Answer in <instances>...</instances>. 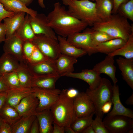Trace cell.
Here are the masks:
<instances>
[{
  "label": "cell",
  "mask_w": 133,
  "mask_h": 133,
  "mask_svg": "<svg viewBox=\"0 0 133 133\" xmlns=\"http://www.w3.org/2000/svg\"><path fill=\"white\" fill-rule=\"evenodd\" d=\"M47 17L48 25L58 35L65 37L81 32L88 26L71 15L59 2L54 4Z\"/></svg>",
  "instance_id": "cell-1"
},
{
  "label": "cell",
  "mask_w": 133,
  "mask_h": 133,
  "mask_svg": "<svg viewBox=\"0 0 133 133\" xmlns=\"http://www.w3.org/2000/svg\"><path fill=\"white\" fill-rule=\"evenodd\" d=\"M92 27L93 30L104 32L115 38H121L126 41L133 33V25L119 13L112 15L107 21L95 23Z\"/></svg>",
  "instance_id": "cell-2"
},
{
  "label": "cell",
  "mask_w": 133,
  "mask_h": 133,
  "mask_svg": "<svg viewBox=\"0 0 133 133\" xmlns=\"http://www.w3.org/2000/svg\"><path fill=\"white\" fill-rule=\"evenodd\" d=\"M68 6L67 10L72 15L92 26L95 23L102 21L98 15L95 2L88 0H62Z\"/></svg>",
  "instance_id": "cell-3"
},
{
  "label": "cell",
  "mask_w": 133,
  "mask_h": 133,
  "mask_svg": "<svg viewBox=\"0 0 133 133\" xmlns=\"http://www.w3.org/2000/svg\"><path fill=\"white\" fill-rule=\"evenodd\" d=\"M73 99L67 96L65 89L61 91L58 99L50 108L53 122L61 126L71 127L76 117Z\"/></svg>",
  "instance_id": "cell-4"
},
{
  "label": "cell",
  "mask_w": 133,
  "mask_h": 133,
  "mask_svg": "<svg viewBox=\"0 0 133 133\" xmlns=\"http://www.w3.org/2000/svg\"><path fill=\"white\" fill-rule=\"evenodd\" d=\"M113 86L109 80L103 78L97 88L91 90L88 88L86 89L85 92L94 105L96 116L102 118L104 114L101 111V107L106 102L112 101Z\"/></svg>",
  "instance_id": "cell-5"
},
{
  "label": "cell",
  "mask_w": 133,
  "mask_h": 133,
  "mask_svg": "<svg viewBox=\"0 0 133 133\" xmlns=\"http://www.w3.org/2000/svg\"><path fill=\"white\" fill-rule=\"evenodd\" d=\"M32 41L49 59L55 60L61 54L58 40L39 34Z\"/></svg>",
  "instance_id": "cell-6"
},
{
  "label": "cell",
  "mask_w": 133,
  "mask_h": 133,
  "mask_svg": "<svg viewBox=\"0 0 133 133\" xmlns=\"http://www.w3.org/2000/svg\"><path fill=\"white\" fill-rule=\"evenodd\" d=\"M103 122L109 133H128L133 129V118L122 115H107Z\"/></svg>",
  "instance_id": "cell-7"
},
{
  "label": "cell",
  "mask_w": 133,
  "mask_h": 133,
  "mask_svg": "<svg viewBox=\"0 0 133 133\" xmlns=\"http://www.w3.org/2000/svg\"><path fill=\"white\" fill-rule=\"evenodd\" d=\"M33 93L38 98L39 103L37 112L50 109L58 99L61 91L60 89L31 88Z\"/></svg>",
  "instance_id": "cell-8"
},
{
  "label": "cell",
  "mask_w": 133,
  "mask_h": 133,
  "mask_svg": "<svg viewBox=\"0 0 133 133\" xmlns=\"http://www.w3.org/2000/svg\"><path fill=\"white\" fill-rule=\"evenodd\" d=\"M91 30V29L86 28L82 33H76L68 36L67 40L71 44L83 50L91 56L98 52L96 47L92 43Z\"/></svg>",
  "instance_id": "cell-9"
},
{
  "label": "cell",
  "mask_w": 133,
  "mask_h": 133,
  "mask_svg": "<svg viewBox=\"0 0 133 133\" xmlns=\"http://www.w3.org/2000/svg\"><path fill=\"white\" fill-rule=\"evenodd\" d=\"M74 111L76 117L95 114L94 105L85 92H79L73 99Z\"/></svg>",
  "instance_id": "cell-10"
},
{
  "label": "cell",
  "mask_w": 133,
  "mask_h": 133,
  "mask_svg": "<svg viewBox=\"0 0 133 133\" xmlns=\"http://www.w3.org/2000/svg\"><path fill=\"white\" fill-rule=\"evenodd\" d=\"M29 19L35 35L43 34L58 40L56 33L48 25L47 16L43 13L38 14L34 17L29 15Z\"/></svg>",
  "instance_id": "cell-11"
},
{
  "label": "cell",
  "mask_w": 133,
  "mask_h": 133,
  "mask_svg": "<svg viewBox=\"0 0 133 133\" xmlns=\"http://www.w3.org/2000/svg\"><path fill=\"white\" fill-rule=\"evenodd\" d=\"M100 74L94 70L85 69L77 73L66 72L61 76H66L82 80L87 83L89 85V88L94 90L100 85L102 79Z\"/></svg>",
  "instance_id": "cell-12"
},
{
  "label": "cell",
  "mask_w": 133,
  "mask_h": 133,
  "mask_svg": "<svg viewBox=\"0 0 133 133\" xmlns=\"http://www.w3.org/2000/svg\"><path fill=\"white\" fill-rule=\"evenodd\" d=\"M55 60L48 59L40 63L31 65L26 63L33 76H60L55 65Z\"/></svg>",
  "instance_id": "cell-13"
},
{
  "label": "cell",
  "mask_w": 133,
  "mask_h": 133,
  "mask_svg": "<svg viewBox=\"0 0 133 133\" xmlns=\"http://www.w3.org/2000/svg\"><path fill=\"white\" fill-rule=\"evenodd\" d=\"M38 103V99L32 93L22 99L15 108L20 117L35 115Z\"/></svg>",
  "instance_id": "cell-14"
},
{
  "label": "cell",
  "mask_w": 133,
  "mask_h": 133,
  "mask_svg": "<svg viewBox=\"0 0 133 133\" xmlns=\"http://www.w3.org/2000/svg\"><path fill=\"white\" fill-rule=\"evenodd\" d=\"M4 42L3 49L4 52L13 56L20 62H25L23 53L22 40L15 34L6 39Z\"/></svg>",
  "instance_id": "cell-15"
},
{
  "label": "cell",
  "mask_w": 133,
  "mask_h": 133,
  "mask_svg": "<svg viewBox=\"0 0 133 133\" xmlns=\"http://www.w3.org/2000/svg\"><path fill=\"white\" fill-rule=\"evenodd\" d=\"M114 56L107 55L105 59L95 65L92 69L100 74L104 73L107 75L111 79L114 85L118 82L115 73L116 67L115 66Z\"/></svg>",
  "instance_id": "cell-16"
},
{
  "label": "cell",
  "mask_w": 133,
  "mask_h": 133,
  "mask_svg": "<svg viewBox=\"0 0 133 133\" xmlns=\"http://www.w3.org/2000/svg\"><path fill=\"white\" fill-rule=\"evenodd\" d=\"M113 94L112 101L113 104L111 111L107 115H122L133 118V111L131 109L125 107L121 103L119 97V89L116 85L113 86Z\"/></svg>",
  "instance_id": "cell-17"
},
{
  "label": "cell",
  "mask_w": 133,
  "mask_h": 133,
  "mask_svg": "<svg viewBox=\"0 0 133 133\" xmlns=\"http://www.w3.org/2000/svg\"><path fill=\"white\" fill-rule=\"evenodd\" d=\"M116 61L123 79L133 90V59L120 57Z\"/></svg>",
  "instance_id": "cell-18"
},
{
  "label": "cell",
  "mask_w": 133,
  "mask_h": 133,
  "mask_svg": "<svg viewBox=\"0 0 133 133\" xmlns=\"http://www.w3.org/2000/svg\"><path fill=\"white\" fill-rule=\"evenodd\" d=\"M25 13L20 12L15 13L13 15L3 19L6 28V39L14 35L16 31L23 21Z\"/></svg>",
  "instance_id": "cell-19"
},
{
  "label": "cell",
  "mask_w": 133,
  "mask_h": 133,
  "mask_svg": "<svg viewBox=\"0 0 133 133\" xmlns=\"http://www.w3.org/2000/svg\"><path fill=\"white\" fill-rule=\"evenodd\" d=\"M77 58L61 54L55 60V65L59 75L65 73L72 72L74 71V65L77 62Z\"/></svg>",
  "instance_id": "cell-20"
},
{
  "label": "cell",
  "mask_w": 133,
  "mask_h": 133,
  "mask_svg": "<svg viewBox=\"0 0 133 133\" xmlns=\"http://www.w3.org/2000/svg\"><path fill=\"white\" fill-rule=\"evenodd\" d=\"M6 103L15 108L23 98L32 93L31 88L9 89L6 91Z\"/></svg>",
  "instance_id": "cell-21"
},
{
  "label": "cell",
  "mask_w": 133,
  "mask_h": 133,
  "mask_svg": "<svg viewBox=\"0 0 133 133\" xmlns=\"http://www.w3.org/2000/svg\"><path fill=\"white\" fill-rule=\"evenodd\" d=\"M60 51L61 54L77 58L86 54L83 50L78 48L69 43L66 37L58 35L57 36Z\"/></svg>",
  "instance_id": "cell-22"
},
{
  "label": "cell",
  "mask_w": 133,
  "mask_h": 133,
  "mask_svg": "<svg viewBox=\"0 0 133 133\" xmlns=\"http://www.w3.org/2000/svg\"><path fill=\"white\" fill-rule=\"evenodd\" d=\"M0 2L3 5L7 11L15 13L24 12L34 17L37 14V12L28 8L24 4L19 0H0Z\"/></svg>",
  "instance_id": "cell-23"
},
{
  "label": "cell",
  "mask_w": 133,
  "mask_h": 133,
  "mask_svg": "<svg viewBox=\"0 0 133 133\" xmlns=\"http://www.w3.org/2000/svg\"><path fill=\"white\" fill-rule=\"evenodd\" d=\"M35 116L39 124L40 133H52L53 120L50 109L37 112Z\"/></svg>",
  "instance_id": "cell-24"
},
{
  "label": "cell",
  "mask_w": 133,
  "mask_h": 133,
  "mask_svg": "<svg viewBox=\"0 0 133 133\" xmlns=\"http://www.w3.org/2000/svg\"><path fill=\"white\" fill-rule=\"evenodd\" d=\"M19 64V62L16 57L4 52L0 57V75L16 71Z\"/></svg>",
  "instance_id": "cell-25"
},
{
  "label": "cell",
  "mask_w": 133,
  "mask_h": 133,
  "mask_svg": "<svg viewBox=\"0 0 133 133\" xmlns=\"http://www.w3.org/2000/svg\"><path fill=\"white\" fill-rule=\"evenodd\" d=\"M97 14L102 21L109 20L112 16L113 3L112 0H97L95 1Z\"/></svg>",
  "instance_id": "cell-26"
},
{
  "label": "cell",
  "mask_w": 133,
  "mask_h": 133,
  "mask_svg": "<svg viewBox=\"0 0 133 133\" xmlns=\"http://www.w3.org/2000/svg\"><path fill=\"white\" fill-rule=\"evenodd\" d=\"M20 85L24 88H30L33 75L26 64L20 62L19 66L16 71Z\"/></svg>",
  "instance_id": "cell-27"
},
{
  "label": "cell",
  "mask_w": 133,
  "mask_h": 133,
  "mask_svg": "<svg viewBox=\"0 0 133 133\" xmlns=\"http://www.w3.org/2000/svg\"><path fill=\"white\" fill-rule=\"evenodd\" d=\"M127 41L120 38H116L99 44L96 46L98 52L108 55L121 48Z\"/></svg>",
  "instance_id": "cell-28"
},
{
  "label": "cell",
  "mask_w": 133,
  "mask_h": 133,
  "mask_svg": "<svg viewBox=\"0 0 133 133\" xmlns=\"http://www.w3.org/2000/svg\"><path fill=\"white\" fill-rule=\"evenodd\" d=\"M27 14L20 26L16 31L15 34L23 41H32L35 36L30 24Z\"/></svg>",
  "instance_id": "cell-29"
},
{
  "label": "cell",
  "mask_w": 133,
  "mask_h": 133,
  "mask_svg": "<svg viewBox=\"0 0 133 133\" xmlns=\"http://www.w3.org/2000/svg\"><path fill=\"white\" fill-rule=\"evenodd\" d=\"M60 77L58 76H33L32 87H37L46 89L55 88L56 83Z\"/></svg>",
  "instance_id": "cell-30"
},
{
  "label": "cell",
  "mask_w": 133,
  "mask_h": 133,
  "mask_svg": "<svg viewBox=\"0 0 133 133\" xmlns=\"http://www.w3.org/2000/svg\"><path fill=\"white\" fill-rule=\"evenodd\" d=\"M0 117L3 121L11 125L21 117L15 108L6 102L0 110Z\"/></svg>",
  "instance_id": "cell-31"
},
{
  "label": "cell",
  "mask_w": 133,
  "mask_h": 133,
  "mask_svg": "<svg viewBox=\"0 0 133 133\" xmlns=\"http://www.w3.org/2000/svg\"><path fill=\"white\" fill-rule=\"evenodd\" d=\"M36 117L35 115L21 117L11 125L12 133H29L32 124Z\"/></svg>",
  "instance_id": "cell-32"
},
{
  "label": "cell",
  "mask_w": 133,
  "mask_h": 133,
  "mask_svg": "<svg viewBox=\"0 0 133 133\" xmlns=\"http://www.w3.org/2000/svg\"><path fill=\"white\" fill-rule=\"evenodd\" d=\"M108 55L114 56L120 55L125 58L133 59V33L129 37L126 43L123 46Z\"/></svg>",
  "instance_id": "cell-33"
},
{
  "label": "cell",
  "mask_w": 133,
  "mask_h": 133,
  "mask_svg": "<svg viewBox=\"0 0 133 133\" xmlns=\"http://www.w3.org/2000/svg\"><path fill=\"white\" fill-rule=\"evenodd\" d=\"M92 114L87 116L76 117L72 123L71 127L75 133H81L87 127L91 125L93 120Z\"/></svg>",
  "instance_id": "cell-34"
},
{
  "label": "cell",
  "mask_w": 133,
  "mask_h": 133,
  "mask_svg": "<svg viewBox=\"0 0 133 133\" xmlns=\"http://www.w3.org/2000/svg\"><path fill=\"white\" fill-rule=\"evenodd\" d=\"M91 29V36L92 43L95 47L99 44L116 38L104 32Z\"/></svg>",
  "instance_id": "cell-35"
},
{
  "label": "cell",
  "mask_w": 133,
  "mask_h": 133,
  "mask_svg": "<svg viewBox=\"0 0 133 133\" xmlns=\"http://www.w3.org/2000/svg\"><path fill=\"white\" fill-rule=\"evenodd\" d=\"M118 12L121 15L133 21V0H129L122 4L118 8Z\"/></svg>",
  "instance_id": "cell-36"
},
{
  "label": "cell",
  "mask_w": 133,
  "mask_h": 133,
  "mask_svg": "<svg viewBox=\"0 0 133 133\" xmlns=\"http://www.w3.org/2000/svg\"><path fill=\"white\" fill-rule=\"evenodd\" d=\"M2 76L5 82L9 88H22L20 85L16 71L4 74Z\"/></svg>",
  "instance_id": "cell-37"
},
{
  "label": "cell",
  "mask_w": 133,
  "mask_h": 133,
  "mask_svg": "<svg viewBox=\"0 0 133 133\" xmlns=\"http://www.w3.org/2000/svg\"><path fill=\"white\" fill-rule=\"evenodd\" d=\"M48 59L42 52L35 46L29 60L26 63L32 65H35Z\"/></svg>",
  "instance_id": "cell-38"
},
{
  "label": "cell",
  "mask_w": 133,
  "mask_h": 133,
  "mask_svg": "<svg viewBox=\"0 0 133 133\" xmlns=\"http://www.w3.org/2000/svg\"><path fill=\"white\" fill-rule=\"evenodd\" d=\"M35 47V46L31 41H23V53L25 63L27 62L29 60Z\"/></svg>",
  "instance_id": "cell-39"
},
{
  "label": "cell",
  "mask_w": 133,
  "mask_h": 133,
  "mask_svg": "<svg viewBox=\"0 0 133 133\" xmlns=\"http://www.w3.org/2000/svg\"><path fill=\"white\" fill-rule=\"evenodd\" d=\"M91 125L95 133H109L104 126L102 118L96 116Z\"/></svg>",
  "instance_id": "cell-40"
},
{
  "label": "cell",
  "mask_w": 133,
  "mask_h": 133,
  "mask_svg": "<svg viewBox=\"0 0 133 133\" xmlns=\"http://www.w3.org/2000/svg\"><path fill=\"white\" fill-rule=\"evenodd\" d=\"M15 13L6 11L4 9L3 5L0 2V23L4 18L10 17Z\"/></svg>",
  "instance_id": "cell-41"
},
{
  "label": "cell",
  "mask_w": 133,
  "mask_h": 133,
  "mask_svg": "<svg viewBox=\"0 0 133 133\" xmlns=\"http://www.w3.org/2000/svg\"><path fill=\"white\" fill-rule=\"evenodd\" d=\"M29 133H40L39 124L36 117L32 124Z\"/></svg>",
  "instance_id": "cell-42"
},
{
  "label": "cell",
  "mask_w": 133,
  "mask_h": 133,
  "mask_svg": "<svg viewBox=\"0 0 133 133\" xmlns=\"http://www.w3.org/2000/svg\"><path fill=\"white\" fill-rule=\"evenodd\" d=\"M0 133H12L11 125L3 121L0 127Z\"/></svg>",
  "instance_id": "cell-43"
},
{
  "label": "cell",
  "mask_w": 133,
  "mask_h": 133,
  "mask_svg": "<svg viewBox=\"0 0 133 133\" xmlns=\"http://www.w3.org/2000/svg\"><path fill=\"white\" fill-rule=\"evenodd\" d=\"M113 3V8L112 13L116 14L120 6L122 3L128 1L129 0H112Z\"/></svg>",
  "instance_id": "cell-44"
},
{
  "label": "cell",
  "mask_w": 133,
  "mask_h": 133,
  "mask_svg": "<svg viewBox=\"0 0 133 133\" xmlns=\"http://www.w3.org/2000/svg\"><path fill=\"white\" fill-rule=\"evenodd\" d=\"M6 28L4 23H0V44L6 39Z\"/></svg>",
  "instance_id": "cell-45"
},
{
  "label": "cell",
  "mask_w": 133,
  "mask_h": 133,
  "mask_svg": "<svg viewBox=\"0 0 133 133\" xmlns=\"http://www.w3.org/2000/svg\"><path fill=\"white\" fill-rule=\"evenodd\" d=\"M67 96L69 98L74 99L78 94L79 92L76 89L71 88L68 89H65Z\"/></svg>",
  "instance_id": "cell-46"
},
{
  "label": "cell",
  "mask_w": 133,
  "mask_h": 133,
  "mask_svg": "<svg viewBox=\"0 0 133 133\" xmlns=\"http://www.w3.org/2000/svg\"><path fill=\"white\" fill-rule=\"evenodd\" d=\"M112 104L111 101H109L105 102L103 105L101 110L103 114L108 113L110 111Z\"/></svg>",
  "instance_id": "cell-47"
},
{
  "label": "cell",
  "mask_w": 133,
  "mask_h": 133,
  "mask_svg": "<svg viewBox=\"0 0 133 133\" xmlns=\"http://www.w3.org/2000/svg\"><path fill=\"white\" fill-rule=\"evenodd\" d=\"M9 89L5 82L2 75H0V92H6Z\"/></svg>",
  "instance_id": "cell-48"
},
{
  "label": "cell",
  "mask_w": 133,
  "mask_h": 133,
  "mask_svg": "<svg viewBox=\"0 0 133 133\" xmlns=\"http://www.w3.org/2000/svg\"><path fill=\"white\" fill-rule=\"evenodd\" d=\"M53 129L52 133H64V127L61 126L53 122Z\"/></svg>",
  "instance_id": "cell-49"
},
{
  "label": "cell",
  "mask_w": 133,
  "mask_h": 133,
  "mask_svg": "<svg viewBox=\"0 0 133 133\" xmlns=\"http://www.w3.org/2000/svg\"><path fill=\"white\" fill-rule=\"evenodd\" d=\"M6 92H0V110L6 102Z\"/></svg>",
  "instance_id": "cell-50"
},
{
  "label": "cell",
  "mask_w": 133,
  "mask_h": 133,
  "mask_svg": "<svg viewBox=\"0 0 133 133\" xmlns=\"http://www.w3.org/2000/svg\"><path fill=\"white\" fill-rule=\"evenodd\" d=\"M82 133H95L91 125L83 130Z\"/></svg>",
  "instance_id": "cell-51"
},
{
  "label": "cell",
  "mask_w": 133,
  "mask_h": 133,
  "mask_svg": "<svg viewBox=\"0 0 133 133\" xmlns=\"http://www.w3.org/2000/svg\"><path fill=\"white\" fill-rule=\"evenodd\" d=\"M125 103L127 105H133V93L132 95L127 99Z\"/></svg>",
  "instance_id": "cell-52"
},
{
  "label": "cell",
  "mask_w": 133,
  "mask_h": 133,
  "mask_svg": "<svg viewBox=\"0 0 133 133\" xmlns=\"http://www.w3.org/2000/svg\"><path fill=\"white\" fill-rule=\"evenodd\" d=\"M64 130L65 133H75L71 127H64Z\"/></svg>",
  "instance_id": "cell-53"
},
{
  "label": "cell",
  "mask_w": 133,
  "mask_h": 133,
  "mask_svg": "<svg viewBox=\"0 0 133 133\" xmlns=\"http://www.w3.org/2000/svg\"><path fill=\"white\" fill-rule=\"evenodd\" d=\"M24 4L26 6L29 5L33 0H19Z\"/></svg>",
  "instance_id": "cell-54"
},
{
  "label": "cell",
  "mask_w": 133,
  "mask_h": 133,
  "mask_svg": "<svg viewBox=\"0 0 133 133\" xmlns=\"http://www.w3.org/2000/svg\"><path fill=\"white\" fill-rule=\"evenodd\" d=\"M44 0H38V3L39 5L42 8H45V5L44 3Z\"/></svg>",
  "instance_id": "cell-55"
},
{
  "label": "cell",
  "mask_w": 133,
  "mask_h": 133,
  "mask_svg": "<svg viewBox=\"0 0 133 133\" xmlns=\"http://www.w3.org/2000/svg\"><path fill=\"white\" fill-rule=\"evenodd\" d=\"M3 121L0 117V127Z\"/></svg>",
  "instance_id": "cell-56"
},
{
  "label": "cell",
  "mask_w": 133,
  "mask_h": 133,
  "mask_svg": "<svg viewBox=\"0 0 133 133\" xmlns=\"http://www.w3.org/2000/svg\"><path fill=\"white\" fill-rule=\"evenodd\" d=\"M89 0L91 1H95L97 0Z\"/></svg>",
  "instance_id": "cell-57"
}]
</instances>
